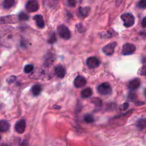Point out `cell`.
I'll use <instances>...</instances> for the list:
<instances>
[{
  "instance_id": "30",
  "label": "cell",
  "mask_w": 146,
  "mask_h": 146,
  "mask_svg": "<svg viewBox=\"0 0 146 146\" xmlns=\"http://www.w3.org/2000/svg\"><path fill=\"white\" fill-rule=\"evenodd\" d=\"M144 94H145V97H146V89H145V91H144Z\"/></svg>"
},
{
  "instance_id": "28",
  "label": "cell",
  "mask_w": 146,
  "mask_h": 146,
  "mask_svg": "<svg viewBox=\"0 0 146 146\" xmlns=\"http://www.w3.org/2000/svg\"><path fill=\"white\" fill-rule=\"evenodd\" d=\"M135 98H136V95H135V94H130V98L131 100L135 99Z\"/></svg>"
},
{
  "instance_id": "17",
  "label": "cell",
  "mask_w": 146,
  "mask_h": 146,
  "mask_svg": "<svg viewBox=\"0 0 146 146\" xmlns=\"http://www.w3.org/2000/svg\"><path fill=\"white\" fill-rule=\"evenodd\" d=\"M15 4V0H4L3 7L5 9H9L12 7Z\"/></svg>"
},
{
  "instance_id": "25",
  "label": "cell",
  "mask_w": 146,
  "mask_h": 146,
  "mask_svg": "<svg viewBox=\"0 0 146 146\" xmlns=\"http://www.w3.org/2000/svg\"><path fill=\"white\" fill-rule=\"evenodd\" d=\"M56 41H57V38H56V36H55V34H53L52 35L50 36V39H49V41H48V42L50 43V44H54V43Z\"/></svg>"
},
{
  "instance_id": "4",
  "label": "cell",
  "mask_w": 146,
  "mask_h": 146,
  "mask_svg": "<svg viewBox=\"0 0 146 146\" xmlns=\"http://www.w3.org/2000/svg\"><path fill=\"white\" fill-rule=\"evenodd\" d=\"M38 9L39 4L37 0H29L26 4V9L29 12H35Z\"/></svg>"
},
{
  "instance_id": "21",
  "label": "cell",
  "mask_w": 146,
  "mask_h": 146,
  "mask_svg": "<svg viewBox=\"0 0 146 146\" xmlns=\"http://www.w3.org/2000/svg\"><path fill=\"white\" fill-rule=\"evenodd\" d=\"M19 19L20 21H27V20L29 19V16L27 14H25V13L22 12L19 15Z\"/></svg>"
},
{
  "instance_id": "8",
  "label": "cell",
  "mask_w": 146,
  "mask_h": 146,
  "mask_svg": "<svg viewBox=\"0 0 146 146\" xmlns=\"http://www.w3.org/2000/svg\"><path fill=\"white\" fill-rule=\"evenodd\" d=\"M15 131L16 132L18 133L21 134L24 132L26 128V122L24 120L21 119L20 121H17L15 124Z\"/></svg>"
},
{
  "instance_id": "23",
  "label": "cell",
  "mask_w": 146,
  "mask_h": 146,
  "mask_svg": "<svg viewBox=\"0 0 146 146\" xmlns=\"http://www.w3.org/2000/svg\"><path fill=\"white\" fill-rule=\"evenodd\" d=\"M137 7L140 9H145L146 8V0H140L137 3Z\"/></svg>"
},
{
  "instance_id": "19",
  "label": "cell",
  "mask_w": 146,
  "mask_h": 146,
  "mask_svg": "<svg viewBox=\"0 0 146 146\" xmlns=\"http://www.w3.org/2000/svg\"><path fill=\"white\" fill-rule=\"evenodd\" d=\"M84 120L87 123H92L94 119L92 115H90V114H87V115H85L84 116Z\"/></svg>"
},
{
  "instance_id": "31",
  "label": "cell",
  "mask_w": 146,
  "mask_h": 146,
  "mask_svg": "<svg viewBox=\"0 0 146 146\" xmlns=\"http://www.w3.org/2000/svg\"><path fill=\"white\" fill-rule=\"evenodd\" d=\"M0 140H1V136H0Z\"/></svg>"
},
{
  "instance_id": "22",
  "label": "cell",
  "mask_w": 146,
  "mask_h": 146,
  "mask_svg": "<svg viewBox=\"0 0 146 146\" xmlns=\"http://www.w3.org/2000/svg\"><path fill=\"white\" fill-rule=\"evenodd\" d=\"M138 74L141 76H146V65L142 66L138 70Z\"/></svg>"
},
{
  "instance_id": "26",
  "label": "cell",
  "mask_w": 146,
  "mask_h": 146,
  "mask_svg": "<svg viewBox=\"0 0 146 146\" xmlns=\"http://www.w3.org/2000/svg\"><path fill=\"white\" fill-rule=\"evenodd\" d=\"M67 4L70 7H74L76 5V0H67Z\"/></svg>"
},
{
  "instance_id": "1",
  "label": "cell",
  "mask_w": 146,
  "mask_h": 146,
  "mask_svg": "<svg viewBox=\"0 0 146 146\" xmlns=\"http://www.w3.org/2000/svg\"><path fill=\"white\" fill-rule=\"evenodd\" d=\"M121 19L125 27H130L135 24V17L130 13H125L121 15Z\"/></svg>"
},
{
  "instance_id": "12",
  "label": "cell",
  "mask_w": 146,
  "mask_h": 146,
  "mask_svg": "<svg viewBox=\"0 0 146 146\" xmlns=\"http://www.w3.org/2000/svg\"><path fill=\"white\" fill-rule=\"evenodd\" d=\"M34 19L35 21L37 27L40 29H42L44 27V21L43 19V17L41 15H35L34 17Z\"/></svg>"
},
{
  "instance_id": "18",
  "label": "cell",
  "mask_w": 146,
  "mask_h": 146,
  "mask_svg": "<svg viewBox=\"0 0 146 146\" xmlns=\"http://www.w3.org/2000/svg\"><path fill=\"white\" fill-rule=\"evenodd\" d=\"M136 125H137L139 128H140V129L144 128L146 126V119L142 118V119H140L139 121H137Z\"/></svg>"
},
{
  "instance_id": "20",
  "label": "cell",
  "mask_w": 146,
  "mask_h": 146,
  "mask_svg": "<svg viewBox=\"0 0 146 146\" xmlns=\"http://www.w3.org/2000/svg\"><path fill=\"white\" fill-rule=\"evenodd\" d=\"M33 68H34L33 65H31V64H28V65H27L24 67V71L26 74H29L30 72H31V71H33Z\"/></svg>"
},
{
  "instance_id": "10",
  "label": "cell",
  "mask_w": 146,
  "mask_h": 146,
  "mask_svg": "<svg viewBox=\"0 0 146 146\" xmlns=\"http://www.w3.org/2000/svg\"><path fill=\"white\" fill-rule=\"evenodd\" d=\"M140 86V81L139 78H134L133 80H132L131 81H130L128 84V88L129 89L131 90V91H134L136 90L137 88H138Z\"/></svg>"
},
{
  "instance_id": "14",
  "label": "cell",
  "mask_w": 146,
  "mask_h": 146,
  "mask_svg": "<svg viewBox=\"0 0 146 146\" xmlns=\"http://www.w3.org/2000/svg\"><path fill=\"white\" fill-rule=\"evenodd\" d=\"M92 95V91L90 88H86L81 92V96L83 98H88Z\"/></svg>"
},
{
  "instance_id": "9",
  "label": "cell",
  "mask_w": 146,
  "mask_h": 146,
  "mask_svg": "<svg viewBox=\"0 0 146 146\" xmlns=\"http://www.w3.org/2000/svg\"><path fill=\"white\" fill-rule=\"evenodd\" d=\"M86 83H87V81L84 77L82 76H78L74 79V85L76 88H82L86 85Z\"/></svg>"
},
{
  "instance_id": "11",
  "label": "cell",
  "mask_w": 146,
  "mask_h": 146,
  "mask_svg": "<svg viewBox=\"0 0 146 146\" xmlns=\"http://www.w3.org/2000/svg\"><path fill=\"white\" fill-rule=\"evenodd\" d=\"M54 71H55L56 75L58 78H64V75H65V69H64V67L62 66H57L54 68Z\"/></svg>"
},
{
  "instance_id": "27",
  "label": "cell",
  "mask_w": 146,
  "mask_h": 146,
  "mask_svg": "<svg viewBox=\"0 0 146 146\" xmlns=\"http://www.w3.org/2000/svg\"><path fill=\"white\" fill-rule=\"evenodd\" d=\"M142 26L143 28H146V17L143 18V21H142Z\"/></svg>"
},
{
  "instance_id": "3",
  "label": "cell",
  "mask_w": 146,
  "mask_h": 146,
  "mask_svg": "<svg viewBox=\"0 0 146 146\" xmlns=\"http://www.w3.org/2000/svg\"><path fill=\"white\" fill-rule=\"evenodd\" d=\"M111 87H110V84L108 83H102L97 87V92L100 95H109L111 93Z\"/></svg>"
},
{
  "instance_id": "6",
  "label": "cell",
  "mask_w": 146,
  "mask_h": 146,
  "mask_svg": "<svg viewBox=\"0 0 146 146\" xmlns=\"http://www.w3.org/2000/svg\"><path fill=\"white\" fill-rule=\"evenodd\" d=\"M116 42H112L110 44H107L102 48V51L105 55L111 56L114 53L115 48L116 46Z\"/></svg>"
},
{
  "instance_id": "15",
  "label": "cell",
  "mask_w": 146,
  "mask_h": 146,
  "mask_svg": "<svg viewBox=\"0 0 146 146\" xmlns=\"http://www.w3.org/2000/svg\"><path fill=\"white\" fill-rule=\"evenodd\" d=\"M90 11V7H80L79 8V12H80V14L81 16H82L83 17H87L89 14V12Z\"/></svg>"
},
{
  "instance_id": "5",
  "label": "cell",
  "mask_w": 146,
  "mask_h": 146,
  "mask_svg": "<svg viewBox=\"0 0 146 146\" xmlns=\"http://www.w3.org/2000/svg\"><path fill=\"white\" fill-rule=\"evenodd\" d=\"M135 51V46L132 44H125L122 48V54L123 55H130Z\"/></svg>"
},
{
  "instance_id": "24",
  "label": "cell",
  "mask_w": 146,
  "mask_h": 146,
  "mask_svg": "<svg viewBox=\"0 0 146 146\" xmlns=\"http://www.w3.org/2000/svg\"><path fill=\"white\" fill-rule=\"evenodd\" d=\"M92 102L95 106H100L102 105V101L100 99H99V98H93V99L92 100Z\"/></svg>"
},
{
  "instance_id": "7",
  "label": "cell",
  "mask_w": 146,
  "mask_h": 146,
  "mask_svg": "<svg viewBox=\"0 0 146 146\" xmlns=\"http://www.w3.org/2000/svg\"><path fill=\"white\" fill-rule=\"evenodd\" d=\"M100 62L98 60V58H97L96 57H90V58H87V66L90 68H97L100 66Z\"/></svg>"
},
{
  "instance_id": "2",
  "label": "cell",
  "mask_w": 146,
  "mask_h": 146,
  "mask_svg": "<svg viewBox=\"0 0 146 146\" xmlns=\"http://www.w3.org/2000/svg\"><path fill=\"white\" fill-rule=\"evenodd\" d=\"M57 32L60 37L65 40L70 39L71 37V33H70V29L64 25L59 26L57 28Z\"/></svg>"
},
{
  "instance_id": "16",
  "label": "cell",
  "mask_w": 146,
  "mask_h": 146,
  "mask_svg": "<svg viewBox=\"0 0 146 146\" xmlns=\"http://www.w3.org/2000/svg\"><path fill=\"white\" fill-rule=\"evenodd\" d=\"M41 91H42V86L40 85H39V84L34 85V86L32 87V88H31V92H32L33 95L35 96H38L39 94L41 93Z\"/></svg>"
},
{
  "instance_id": "29",
  "label": "cell",
  "mask_w": 146,
  "mask_h": 146,
  "mask_svg": "<svg viewBox=\"0 0 146 146\" xmlns=\"http://www.w3.org/2000/svg\"><path fill=\"white\" fill-rule=\"evenodd\" d=\"M143 62H144V63H146V58H144V59H143Z\"/></svg>"
},
{
  "instance_id": "13",
  "label": "cell",
  "mask_w": 146,
  "mask_h": 146,
  "mask_svg": "<svg viewBox=\"0 0 146 146\" xmlns=\"http://www.w3.org/2000/svg\"><path fill=\"white\" fill-rule=\"evenodd\" d=\"M9 123L6 121H0V132H7L9 129Z\"/></svg>"
}]
</instances>
